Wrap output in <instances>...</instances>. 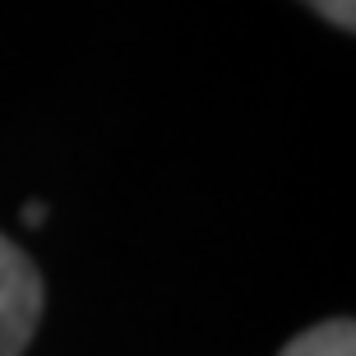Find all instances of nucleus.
<instances>
[{
	"instance_id": "nucleus-1",
	"label": "nucleus",
	"mask_w": 356,
	"mask_h": 356,
	"mask_svg": "<svg viewBox=\"0 0 356 356\" xmlns=\"http://www.w3.org/2000/svg\"><path fill=\"white\" fill-rule=\"evenodd\" d=\"M47 282L24 245L0 232V356H24L42 324Z\"/></svg>"
},
{
	"instance_id": "nucleus-2",
	"label": "nucleus",
	"mask_w": 356,
	"mask_h": 356,
	"mask_svg": "<svg viewBox=\"0 0 356 356\" xmlns=\"http://www.w3.org/2000/svg\"><path fill=\"white\" fill-rule=\"evenodd\" d=\"M277 356H356V324L352 319H324L315 329L296 333Z\"/></svg>"
},
{
	"instance_id": "nucleus-3",
	"label": "nucleus",
	"mask_w": 356,
	"mask_h": 356,
	"mask_svg": "<svg viewBox=\"0 0 356 356\" xmlns=\"http://www.w3.org/2000/svg\"><path fill=\"white\" fill-rule=\"evenodd\" d=\"M301 5H310L319 19H329V24L343 28V33L356 28V0H301Z\"/></svg>"
},
{
	"instance_id": "nucleus-4",
	"label": "nucleus",
	"mask_w": 356,
	"mask_h": 356,
	"mask_svg": "<svg viewBox=\"0 0 356 356\" xmlns=\"http://www.w3.org/2000/svg\"><path fill=\"white\" fill-rule=\"evenodd\" d=\"M19 218H24L28 227H42V222H47V218H51V209H47L42 199H28L24 209H19Z\"/></svg>"
}]
</instances>
